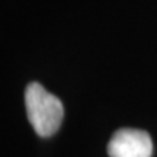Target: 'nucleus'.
<instances>
[{"mask_svg":"<svg viewBox=\"0 0 157 157\" xmlns=\"http://www.w3.org/2000/svg\"><path fill=\"white\" fill-rule=\"evenodd\" d=\"M25 106L31 125L41 137H50L60 128L64 117L61 101L47 92L42 84L29 83L25 90Z\"/></svg>","mask_w":157,"mask_h":157,"instance_id":"f257e3e1","label":"nucleus"},{"mask_svg":"<svg viewBox=\"0 0 157 157\" xmlns=\"http://www.w3.org/2000/svg\"><path fill=\"white\" fill-rule=\"evenodd\" d=\"M108 154L109 157H151L153 141L143 129H118L108 144Z\"/></svg>","mask_w":157,"mask_h":157,"instance_id":"f03ea898","label":"nucleus"}]
</instances>
